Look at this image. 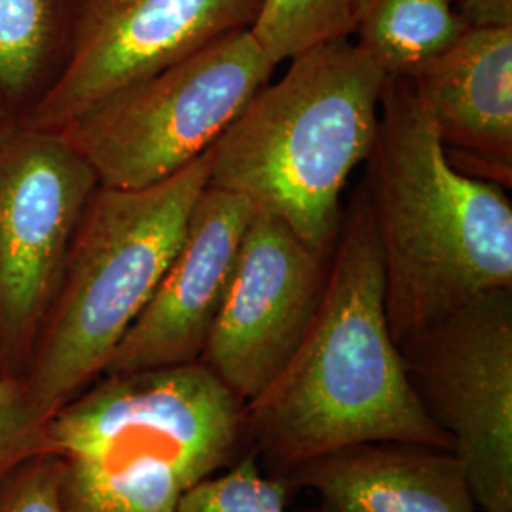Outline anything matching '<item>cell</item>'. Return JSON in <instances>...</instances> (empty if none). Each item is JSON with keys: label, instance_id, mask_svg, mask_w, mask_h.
Instances as JSON below:
<instances>
[{"label": "cell", "instance_id": "1", "mask_svg": "<svg viewBox=\"0 0 512 512\" xmlns=\"http://www.w3.org/2000/svg\"><path fill=\"white\" fill-rule=\"evenodd\" d=\"M245 433L264 473L277 478L361 442L454 450L421 408L389 332L382 253L365 186L342 219L327 289L304 340L245 403Z\"/></svg>", "mask_w": 512, "mask_h": 512}, {"label": "cell", "instance_id": "2", "mask_svg": "<svg viewBox=\"0 0 512 512\" xmlns=\"http://www.w3.org/2000/svg\"><path fill=\"white\" fill-rule=\"evenodd\" d=\"M368 202L397 348L480 294L512 289V205L459 171L406 78H385Z\"/></svg>", "mask_w": 512, "mask_h": 512}, {"label": "cell", "instance_id": "3", "mask_svg": "<svg viewBox=\"0 0 512 512\" xmlns=\"http://www.w3.org/2000/svg\"><path fill=\"white\" fill-rule=\"evenodd\" d=\"M65 512H177L251 450L245 403L202 361L101 374L48 420Z\"/></svg>", "mask_w": 512, "mask_h": 512}, {"label": "cell", "instance_id": "4", "mask_svg": "<svg viewBox=\"0 0 512 512\" xmlns=\"http://www.w3.org/2000/svg\"><path fill=\"white\" fill-rule=\"evenodd\" d=\"M289 61L211 147L209 186L285 220L330 256L344 219L342 192L378 137L387 74L349 38Z\"/></svg>", "mask_w": 512, "mask_h": 512}, {"label": "cell", "instance_id": "5", "mask_svg": "<svg viewBox=\"0 0 512 512\" xmlns=\"http://www.w3.org/2000/svg\"><path fill=\"white\" fill-rule=\"evenodd\" d=\"M211 175V148L162 183L97 186L23 378L50 420L109 365L110 357L177 255Z\"/></svg>", "mask_w": 512, "mask_h": 512}, {"label": "cell", "instance_id": "6", "mask_svg": "<svg viewBox=\"0 0 512 512\" xmlns=\"http://www.w3.org/2000/svg\"><path fill=\"white\" fill-rule=\"evenodd\" d=\"M275 67L251 29H239L110 93L57 131L101 186H152L213 147Z\"/></svg>", "mask_w": 512, "mask_h": 512}, {"label": "cell", "instance_id": "7", "mask_svg": "<svg viewBox=\"0 0 512 512\" xmlns=\"http://www.w3.org/2000/svg\"><path fill=\"white\" fill-rule=\"evenodd\" d=\"M99 179L67 139L0 131V365L23 380Z\"/></svg>", "mask_w": 512, "mask_h": 512}, {"label": "cell", "instance_id": "8", "mask_svg": "<svg viewBox=\"0 0 512 512\" xmlns=\"http://www.w3.org/2000/svg\"><path fill=\"white\" fill-rule=\"evenodd\" d=\"M399 353L421 408L454 442L476 507L512 512V289L476 296Z\"/></svg>", "mask_w": 512, "mask_h": 512}, {"label": "cell", "instance_id": "9", "mask_svg": "<svg viewBox=\"0 0 512 512\" xmlns=\"http://www.w3.org/2000/svg\"><path fill=\"white\" fill-rule=\"evenodd\" d=\"M330 258L285 220L256 211L202 361L243 403L287 365L319 310Z\"/></svg>", "mask_w": 512, "mask_h": 512}, {"label": "cell", "instance_id": "10", "mask_svg": "<svg viewBox=\"0 0 512 512\" xmlns=\"http://www.w3.org/2000/svg\"><path fill=\"white\" fill-rule=\"evenodd\" d=\"M260 0H82L73 42L29 124L63 128L110 93L251 29Z\"/></svg>", "mask_w": 512, "mask_h": 512}, {"label": "cell", "instance_id": "11", "mask_svg": "<svg viewBox=\"0 0 512 512\" xmlns=\"http://www.w3.org/2000/svg\"><path fill=\"white\" fill-rule=\"evenodd\" d=\"M256 209L238 194L205 186L181 247L103 374L200 361L228 293L239 245Z\"/></svg>", "mask_w": 512, "mask_h": 512}, {"label": "cell", "instance_id": "12", "mask_svg": "<svg viewBox=\"0 0 512 512\" xmlns=\"http://www.w3.org/2000/svg\"><path fill=\"white\" fill-rule=\"evenodd\" d=\"M406 80L450 162L511 188L512 25L469 27Z\"/></svg>", "mask_w": 512, "mask_h": 512}, {"label": "cell", "instance_id": "13", "mask_svg": "<svg viewBox=\"0 0 512 512\" xmlns=\"http://www.w3.org/2000/svg\"><path fill=\"white\" fill-rule=\"evenodd\" d=\"M323 512H478L454 450L401 440L361 442L317 456L291 475Z\"/></svg>", "mask_w": 512, "mask_h": 512}, {"label": "cell", "instance_id": "14", "mask_svg": "<svg viewBox=\"0 0 512 512\" xmlns=\"http://www.w3.org/2000/svg\"><path fill=\"white\" fill-rule=\"evenodd\" d=\"M454 0H363L357 44L387 76L408 78L452 48L471 27Z\"/></svg>", "mask_w": 512, "mask_h": 512}, {"label": "cell", "instance_id": "15", "mask_svg": "<svg viewBox=\"0 0 512 512\" xmlns=\"http://www.w3.org/2000/svg\"><path fill=\"white\" fill-rule=\"evenodd\" d=\"M82 0H0V90L29 92L59 52L67 57Z\"/></svg>", "mask_w": 512, "mask_h": 512}, {"label": "cell", "instance_id": "16", "mask_svg": "<svg viewBox=\"0 0 512 512\" xmlns=\"http://www.w3.org/2000/svg\"><path fill=\"white\" fill-rule=\"evenodd\" d=\"M363 0H260L251 33L275 65L355 33Z\"/></svg>", "mask_w": 512, "mask_h": 512}, {"label": "cell", "instance_id": "17", "mask_svg": "<svg viewBox=\"0 0 512 512\" xmlns=\"http://www.w3.org/2000/svg\"><path fill=\"white\" fill-rule=\"evenodd\" d=\"M293 490L287 480L266 475L249 450L226 473L192 486L181 497L177 512H289Z\"/></svg>", "mask_w": 512, "mask_h": 512}, {"label": "cell", "instance_id": "18", "mask_svg": "<svg viewBox=\"0 0 512 512\" xmlns=\"http://www.w3.org/2000/svg\"><path fill=\"white\" fill-rule=\"evenodd\" d=\"M54 454L48 420L29 401L18 378L0 380V486L27 459Z\"/></svg>", "mask_w": 512, "mask_h": 512}, {"label": "cell", "instance_id": "19", "mask_svg": "<svg viewBox=\"0 0 512 512\" xmlns=\"http://www.w3.org/2000/svg\"><path fill=\"white\" fill-rule=\"evenodd\" d=\"M55 454L27 459L0 486V512H65Z\"/></svg>", "mask_w": 512, "mask_h": 512}, {"label": "cell", "instance_id": "20", "mask_svg": "<svg viewBox=\"0 0 512 512\" xmlns=\"http://www.w3.org/2000/svg\"><path fill=\"white\" fill-rule=\"evenodd\" d=\"M459 14L471 27L512 25V0H461Z\"/></svg>", "mask_w": 512, "mask_h": 512}, {"label": "cell", "instance_id": "21", "mask_svg": "<svg viewBox=\"0 0 512 512\" xmlns=\"http://www.w3.org/2000/svg\"><path fill=\"white\" fill-rule=\"evenodd\" d=\"M2 378H6V376H4V372H2V365H0V380H2Z\"/></svg>", "mask_w": 512, "mask_h": 512}]
</instances>
